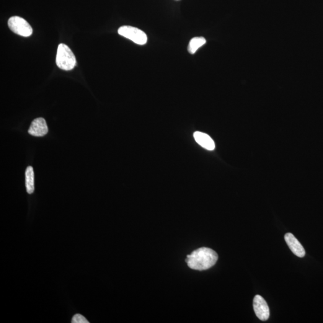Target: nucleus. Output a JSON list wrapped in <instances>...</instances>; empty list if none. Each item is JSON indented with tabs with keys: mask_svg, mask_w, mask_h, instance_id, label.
<instances>
[{
	"mask_svg": "<svg viewBox=\"0 0 323 323\" xmlns=\"http://www.w3.org/2000/svg\"><path fill=\"white\" fill-rule=\"evenodd\" d=\"M196 143L208 151H213L215 144L210 136L201 132H195L193 134Z\"/></svg>",
	"mask_w": 323,
	"mask_h": 323,
	"instance_id": "8",
	"label": "nucleus"
},
{
	"mask_svg": "<svg viewBox=\"0 0 323 323\" xmlns=\"http://www.w3.org/2000/svg\"><path fill=\"white\" fill-rule=\"evenodd\" d=\"M8 26L12 32L22 37H30L33 32L31 25L21 17L16 16L9 18Z\"/></svg>",
	"mask_w": 323,
	"mask_h": 323,
	"instance_id": "4",
	"label": "nucleus"
},
{
	"mask_svg": "<svg viewBox=\"0 0 323 323\" xmlns=\"http://www.w3.org/2000/svg\"><path fill=\"white\" fill-rule=\"evenodd\" d=\"M48 133L47 123L45 119L38 118L32 121L28 133L33 136H43Z\"/></svg>",
	"mask_w": 323,
	"mask_h": 323,
	"instance_id": "6",
	"label": "nucleus"
},
{
	"mask_svg": "<svg viewBox=\"0 0 323 323\" xmlns=\"http://www.w3.org/2000/svg\"><path fill=\"white\" fill-rule=\"evenodd\" d=\"M218 260V255L215 251L202 247L187 255L185 261L192 270L204 271L213 267Z\"/></svg>",
	"mask_w": 323,
	"mask_h": 323,
	"instance_id": "1",
	"label": "nucleus"
},
{
	"mask_svg": "<svg viewBox=\"0 0 323 323\" xmlns=\"http://www.w3.org/2000/svg\"><path fill=\"white\" fill-rule=\"evenodd\" d=\"M284 239L289 248L294 255L299 257H304L306 255V251L295 237L291 233H288L284 236Z\"/></svg>",
	"mask_w": 323,
	"mask_h": 323,
	"instance_id": "7",
	"label": "nucleus"
},
{
	"mask_svg": "<svg viewBox=\"0 0 323 323\" xmlns=\"http://www.w3.org/2000/svg\"><path fill=\"white\" fill-rule=\"evenodd\" d=\"M76 56L70 48L65 44H59L56 58L57 66L63 70L69 71L76 67Z\"/></svg>",
	"mask_w": 323,
	"mask_h": 323,
	"instance_id": "2",
	"label": "nucleus"
},
{
	"mask_svg": "<svg viewBox=\"0 0 323 323\" xmlns=\"http://www.w3.org/2000/svg\"><path fill=\"white\" fill-rule=\"evenodd\" d=\"M25 185L27 192L32 194L34 191V174L32 167H28L25 171Z\"/></svg>",
	"mask_w": 323,
	"mask_h": 323,
	"instance_id": "9",
	"label": "nucleus"
},
{
	"mask_svg": "<svg viewBox=\"0 0 323 323\" xmlns=\"http://www.w3.org/2000/svg\"><path fill=\"white\" fill-rule=\"evenodd\" d=\"M253 307L255 315L262 321H267L270 312L267 302L260 295H256L253 300Z\"/></svg>",
	"mask_w": 323,
	"mask_h": 323,
	"instance_id": "5",
	"label": "nucleus"
},
{
	"mask_svg": "<svg viewBox=\"0 0 323 323\" xmlns=\"http://www.w3.org/2000/svg\"><path fill=\"white\" fill-rule=\"evenodd\" d=\"M206 41L205 38L203 37H197L193 38L192 40L190 41L189 44H188L187 50L188 53L192 54L195 53L196 51L198 50L199 49L202 47L203 46L205 45Z\"/></svg>",
	"mask_w": 323,
	"mask_h": 323,
	"instance_id": "10",
	"label": "nucleus"
},
{
	"mask_svg": "<svg viewBox=\"0 0 323 323\" xmlns=\"http://www.w3.org/2000/svg\"><path fill=\"white\" fill-rule=\"evenodd\" d=\"M72 323H89L86 318L81 314H76L74 315L72 319Z\"/></svg>",
	"mask_w": 323,
	"mask_h": 323,
	"instance_id": "11",
	"label": "nucleus"
},
{
	"mask_svg": "<svg viewBox=\"0 0 323 323\" xmlns=\"http://www.w3.org/2000/svg\"><path fill=\"white\" fill-rule=\"evenodd\" d=\"M118 33L139 45H145L147 42L146 34L137 28L131 26H122L119 28Z\"/></svg>",
	"mask_w": 323,
	"mask_h": 323,
	"instance_id": "3",
	"label": "nucleus"
}]
</instances>
